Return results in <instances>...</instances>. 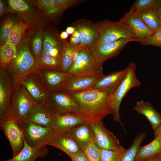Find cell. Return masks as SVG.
Here are the masks:
<instances>
[{
    "label": "cell",
    "instance_id": "6da1fadb",
    "mask_svg": "<svg viewBox=\"0 0 161 161\" xmlns=\"http://www.w3.org/2000/svg\"><path fill=\"white\" fill-rule=\"evenodd\" d=\"M68 94L80 104L84 115L90 120H103L107 115L112 114L110 95L106 92L89 88Z\"/></svg>",
    "mask_w": 161,
    "mask_h": 161
},
{
    "label": "cell",
    "instance_id": "7a4b0ae2",
    "mask_svg": "<svg viewBox=\"0 0 161 161\" xmlns=\"http://www.w3.org/2000/svg\"><path fill=\"white\" fill-rule=\"evenodd\" d=\"M11 74L13 83H21L28 75L40 69L38 63L30 51L27 39L22 41L17 48L15 58L6 68Z\"/></svg>",
    "mask_w": 161,
    "mask_h": 161
},
{
    "label": "cell",
    "instance_id": "3957f363",
    "mask_svg": "<svg viewBox=\"0 0 161 161\" xmlns=\"http://www.w3.org/2000/svg\"><path fill=\"white\" fill-rule=\"evenodd\" d=\"M127 74L117 89L110 95L111 101L114 120L118 123L125 131L124 125L121 120L120 113L121 103L124 97L131 89L139 87L141 85L136 74V64L132 62L128 64Z\"/></svg>",
    "mask_w": 161,
    "mask_h": 161
},
{
    "label": "cell",
    "instance_id": "277c9868",
    "mask_svg": "<svg viewBox=\"0 0 161 161\" xmlns=\"http://www.w3.org/2000/svg\"><path fill=\"white\" fill-rule=\"evenodd\" d=\"M99 35V42H113L125 38L139 42L134 32L128 26L118 21L106 19L94 23Z\"/></svg>",
    "mask_w": 161,
    "mask_h": 161
},
{
    "label": "cell",
    "instance_id": "5b68a950",
    "mask_svg": "<svg viewBox=\"0 0 161 161\" xmlns=\"http://www.w3.org/2000/svg\"><path fill=\"white\" fill-rule=\"evenodd\" d=\"M37 103L21 83H13L9 116L20 120L27 119L30 111Z\"/></svg>",
    "mask_w": 161,
    "mask_h": 161
},
{
    "label": "cell",
    "instance_id": "8992f818",
    "mask_svg": "<svg viewBox=\"0 0 161 161\" xmlns=\"http://www.w3.org/2000/svg\"><path fill=\"white\" fill-rule=\"evenodd\" d=\"M68 72L79 77H100L104 75L102 65L97 62L88 47H83L77 61L72 64Z\"/></svg>",
    "mask_w": 161,
    "mask_h": 161
},
{
    "label": "cell",
    "instance_id": "52a82bcc",
    "mask_svg": "<svg viewBox=\"0 0 161 161\" xmlns=\"http://www.w3.org/2000/svg\"><path fill=\"white\" fill-rule=\"evenodd\" d=\"M21 125L24 142L34 148L47 145L55 133L51 127L36 125L27 119L21 120Z\"/></svg>",
    "mask_w": 161,
    "mask_h": 161
},
{
    "label": "cell",
    "instance_id": "ba28073f",
    "mask_svg": "<svg viewBox=\"0 0 161 161\" xmlns=\"http://www.w3.org/2000/svg\"><path fill=\"white\" fill-rule=\"evenodd\" d=\"M46 102L56 114L71 113L86 117L80 104L64 91L50 92Z\"/></svg>",
    "mask_w": 161,
    "mask_h": 161
},
{
    "label": "cell",
    "instance_id": "9c48e42d",
    "mask_svg": "<svg viewBox=\"0 0 161 161\" xmlns=\"http://www.w3.org/2000/svg\"><path fill=\"white\" fill-rule=\"evenodd\" d=\"M0 124L9 142L14 157L21 151L24 144L21 120L9 116Z\"/></svg>",
    "mask_w": 161,
    "mask_h": 161
},
{
    "label": "cell",
    "instance_id": "30bf717a",
    "mask_svg": "<svg viewBox=\"0 0 161 161\" xmlns=\"http://www.w3.org/2000/svg\"><path fill=\"white\" fill-rule=\"evenodd\" d=\"M94 135L95 140L100 149L122 151L124 148L114 134L104 126L101 119L90 120Z\"/></svg>",
    "mask_w": 161,
    "mask_h": 161
},
{
    "label": "cell",
    "instance_id": "8fae6325",
    "mask_svg": "<svg viewBox=\"0 0 161 161\" xmlns=\"http://www.w3.org/2000/svg\"><path fill=\"white\" fill-rule=\"evenodd\" d=\"M131 41L123 38L113 42H98L88 48L95 59L102 65L106 60L119 54L126 44Z\"/></svg>",
    "mask_w": 161,
    "mask_h": 161
},
{
    "label": "cell",
    "instance_id": "7c38bea8",
    "mask_svg": "<svg viewBox=\"0 0 161 161\" xmlns=\"http://www.w3.org/2000/svg\"><path fill=\"white\" fill-rule=\"evenodd\" d=\"M13 88V81L9 71L0 69V123L9 116L10 99Z\"/></svg>",
    "mask_w": 161,
    "mask_h": 161
},
{
    "label": "cell",
    "instance_id": "4fadbf2b",
    "mask_svg": "<svg viewBox=\"0 0 161 161\" xmlns=\"http://www.w3.org/2000/svg\"><path fill=\"white\" fill-rule=\"evenodd\" d=\"M85 1L83 0H37L32 2L47 17L54 19L67 9Z\"/></svg>",
    "mask_w": 161,
    "mask_h": 161
},
{
    "label": "cell",
    "instance_id": "5bb4252c",
    "mask_svg": "<svg viewBox=\"0 0 161 161\" xmlns=\"http://www.w3.org/2000/svg\"><path fill=\"white\" fill-rule=\"evenodd\" d=\"M36 73L49 92L62 91L71 75L57 70L40 69Z\"/></svg>",
    "mask_w": 161,
    "mask_h": 161
},
{
    "label": "cell",
    "instance_id": "9a60e30c",
    "mask_svg": "<svg viewBox=\"0 0 161 161\" xmlns=\"http://www.w3.org/2000/svg\"><path fill=\"white\" fill-rule=\"evenodd\" d=\"M89 120L87 117L80 115L55 114L51 118L50 127L55 133L65 134L73 127Z\"/></svg>",
    "mask_w": 161,
    "mask_h": 161
},
{
    "label": "cell",
    "instance_id": "2e32d148",
    "mask_svg": "<svg viewBox=\"0 0 161 161\" xmlns=\"http://www.w3.org/2000/svg\"><path fill=\"white\" fill-rule=\"evenodd\" d=\"M80 34L79 45L89 47L99 42V37L94 23L85 18L74 22L71 25Z\"/></svg>",
    "mask_w": 161,
    "mask_h": 161
},
{
    "label": "cell",
    "instance_id": "e0dca14e",
    "mask_svg": "<svg viewBox=\"0 0 161 161\" xmlns=\"http://www.w3.org/2000/svg\"><path fill=\"white\" fill-rule=\"evenodd\" d=\"M21 83L36 102L43 103L46 102L50 92L36 73L27 76Z\"/></svg>",
    "mask_w": 161,
    "mask_h": 161
},
{
    "label": "cell",
    "instance_id": "ac0fdd59",
    "mask_svg": "<svg viewBox=\"0 0 161 161\" xmlns=\"http://www.w3.org/2000/svg\"><path fill=\"white\" fill-rule=\"evenodd\" d=\"M119 21L130 28L137 37L139 42L142 44L147 37L153 32L137 14L130 10L126 13Z\"/></svg>",
    "mask_w": 161,
    "mask_h": 161
},
{
    "label": "cell",
    "instance_id": "d6986e66",
    "mask_svg": "<svg viewBox=\"0 0 161 161\" xmlns=\"http://www.w3.org/2000/svg\"><path fill=\"white\" fill-rule=\"evenodd\" d=\"M128 70L125 69L101 76L90 88L106 92L110 95L118 87L125 77Z\"/></svg>",
    "mask_w": 161,
    "mask_h": 161
},
{
    "label": "cell",
    "instance_id": "ffe728a7",
    "mask_svg": "<svg viewBox=\"0 0 161 161\" xmlns=\"http://www.w3.org/2000/svg\"><path fill=\"white\" fill-rule=\"evenodd\" d=\"M55 114L46 102L37 103L30 111L27 119L36 125L50 127L51 119Z\"/></svg>",
    "mask_w": 161,
    "mask_h": 161
},
{
    "label": "cell",
    "instance_id": "44dd1931",
    "mask_svg": "<svg viewBox=\"0 0 161 161\" xmlns=\"http://www.w3.org/2000/svg\"><path fill=\"white\" fill-rule=\"evenodd\" d=\"M72 138L83 152L90 141L94 139V135L90 120L72 128L65 134Z\"/></svg>",
    "mask_w": 161,
    "mask_h": 161
},
{
    "label": "cell",
    "instance_id": "7402d4cb",
    "mask_svg": "<svg viewBox=\"0 0 161 161\" xmlns=\"http://www.w3.org/2000/svg\"><path fill=\"white\" fill-rule=\"evenodd\" d=\"M47 145L53 146L61 150L70 158L83 152L72 138L64 134L55 133Z\"/></svg>",
    "mask_w": 161,
    "mask_h": 161
},
{
    "label": "cell",
    "instance_id": "603a6c76",
    "mask_svg": "<svg viewBox=\"0 0 161 161\" xmlns=\"http://www.w3.org/2000/svg\"><path fill=\"white\" fill-rule=\"evenodd\" d=\"M101 77H79L71 75L62 91L69 94L83 91L90 88Z\"/></svg>",
    "mask_w": 161,
    "mask_h": 161
},
{
    "label": "cell",
    "instance_id": "cb8c5ba5",
    "mask_svg": "<svg viewBox=\"0 0 161 161\" xmlns=\"http://www.w3.org/2000/svg\"><path fill=\"white\" fill-rule=\"evenodd\" d=\"M133 109L147 118L154 130L161 124V114L149 102H145L143 100L137 101Z\"/></svg>",
    "mask_w": 161,
    "mask_h": 161
},
{
    "label": "cell",
    "instance_id": "d4e9b609",
    "mask_svg": "<svg viewBox=\"0 0 161 161\" xmlns=\"http://www.w3.org/2000/svg\"><path fill=\"white\" fill-rule=\"evenodd\" d=\"M24 142L23 148L17 155L3 161H35L37 158H43L47 154L48 151L46 146L40 148H34Z\"/></svg>",
    "mask_w": 161,
    "mask_h": 161
},
{
    "label": "cell",
    "instance_id": "484cf974",
    "mask_svg": "<svg viewBox=\"0 0 161 161\" xmlns=\"http://www.w3.org/2000/svg\"><path fill=\"white\" fill-rule=\"evenodd\" d=\"M137 14L152 32L161 29L160 19L157 4L148 7L140 11Z\"/></svg>",
    "mask_w": 161,
    "mask_h": 161
},
{
    "label": "cell",
    "instance_id": "4316f807",
    "mask_svg": "<svg viewBox=\"0 0 161 161\" xmlns=\"http://www.w3.org/2000/svg\"><path fill=\"white\" fill-rule=\"evenodd\" d=\"M161 152V137H156L151 142L140 146L134 161H143L152 158Z\"/></svg>",
    "mask_w": 161,
    "mask_h": 161
},
{
    "label": "cell",
    "instance_id": "83f0119b",
    "mask_svg": "<svg viewBox=\"0 0 161 161\" xmlns=\"http://www.w3.org/2000/svg\"><path fill=\"white\" fill-rule=\"evenodd\" d=\"M40 69L61 70V60L43 50L36 59Z\"/></svg>",
    "mask_w": 161,
    "mask_h": 161
},
{
    "label": "cell",
    "instance_id": "f1b7e54d",
    "mask_svg": "<svg viewBox=\"0 0 161 161\" xmlns=\"http://www.w3.org/2000/svg\"><path fill=\"white\" fill-rule=\"evenodd\" d=\"M62 45L61 70L68 72L72 65L73 51L77 45H73L66 40H62Z\"/></svg>",
    "mask_w": 161,
    "mask_h": 161
},
{
    "label": "cell",
    "instance_id": "f546056e",
    "mask_svg": "<svg viewBox=\"0 0 161 161\" xmlns=\"http://www.w3.org/2000/svg\"><path fill=\"white\" fill-rule=\"evenodd\" d=\"M28 27V24L24 21L20 20L16 21L5 43L16 46L20 42Z\"/></svg>",
    "mask_w": 161,
    "mask_h": 161
},
{
    "label": "cell",
    "instance_id": "4dcf8cb0",
    "mask_svg": "<svg viewBox=\"0 0 161 161\" xmlns=\"http://www.w3.org/2000/svg\"><path fill=\"white\" fill-rule=\"evenodd\" d=\"M17 53V48L16 46L5 43L1 45L0 47V67L6 68L15 58Z\"/></svg>",
    "mask_w": 161,
    "mask_h": 161
},
{
    "label": "cell",
    "instance_id": "1f68e13d",
    "mask_svg": "<svg viewBox=\"0 0 161 161\" xmlns=\"http://www.w3.org/2000/svg\"><path fill=\"white\" fill-rule=\"evenodd\" d=\"M145 137L143 133L138 134L120 161H134L138 150Z\"/></svg>",
    "mask_w": 161,
    "mask_h": 161
},
{
    "label": "cell",
    "instance_id": "d6a6232c",
    "mask_svg": "<svg viewBox=\"0 0 161 161\" xmlns=\"http://www.w3.org/2000/svg\"><path fill=\"white\" fill-rule=\"evenodd\" d=\"M7 2L9 10L13 13L25 16L31 11L30 6L25 1L9 0Z\"/></svg>",
    "mask_w": 161,
    "mask_h": 161
},
{
    "label": "cell",
    "instance_id": "836d02e7",
    "mask_svg": "<svg viewBox=\"0 0 161 161\" xmlns=\"http://www.w3.org/2000/svg\"><path fill=\"white\" fill-rule=\"evenodd\" d=\"M56 47H62V40L50 32L45 33L43 35V50L49 52Z\"/></svg>",
    "mask_w": 161,
    "mask_h": 161
},
{
    "label": "cell",
    "instance_id": "e575fe53",
    "mask_svg": "<svg viewBox=\"0 0 161 161\" xmlns=\"http://www.w3.org/2000/svg\"><path fill=\"white\" fill-rule=\"evenodd\" d=\"M128 149L122 151L101 149V161H120Z\"/></svg>",
    "mask_w": 161,
    "mask_h": 161
},
{
    "label": "cell",
    "instance_id": "d590c367",
    "mask_svg": "<svg viewBox=\"0 0 161 161\" xmlns=\"http://www.w3.org/2000/svg\"><path fill=\"white\" fill-rule=\"evenodd\" d=\"M101 149L93 139L90 141L84 152L89 161H101Z\"/></svg>",
    "mask_w": 161,
    "mask_h": 161
},
{
    "label": "cell",
    "instance_id": "8d00e7d4",
    "mask_svg": "<svg viewBox=\"0 0 161 161\" xmlns=\"http://www.w3.org/2000/svg\"><path fill=\"white\" fill-rule=\"evenodd\" d=\"M16 22L13 19L10 18H6L3 21L0 29L1 45L5 43L8 39L12 28Z\"/></svg>",
    "mask_w": 161,
    "mask_h": 161
},
{
    "label": "cell",
    "instance_id": "74e56055",
    "mask_svg": "<svg viewBox=\"0 0 161 161\" xmlns=\"http://www.w3.org/2000/svg\"><path fill=\"white\" fill-rule=\"evenodd\" d=\"M43 35L41 31L35 34L32 41V55L36 60L43 50Z\"/></svg>",
    "mask_w": 161,
    "mask_h": 161
},
{
    "label": "cell",
    "instance_id": "f35d334b",
    "mask_svg": "<svg viewBox=\"0 0 161 161\" xmlns=\"http://www.w3.org/2000/svg\"><path fill=\"white\" fill-rule=\"evenodd\" d=\"M158 1V0H137L133 4L130 10L137 14L148 7L157 5Z\"/></svg>",
    "mask_w": 161,
    "mask_h": 161
},
{
    "label": "cell",
    "instance_id": "ab89813d",
    "mask_svg": "<svg viewBox=\"0 0 161 161\" xmlns=\"http://www.w3.org/2000/svg\"><path fill=\"white\" fill-rule=\"evenodd\" d=\"M143 45H151L161 48V29L153 32L147 37Z\"/></svg>",
    "mask_w": 161,
    "mask_h": 161
},
{
    "label": "cell",
    "instance_id": "60d3db41",
    "mask_svg": "<svg viewBox=\"0 0 161 161\" xmlns=\"http://www.w3.org/2000/svg\"><path fill=\"white\" fill-rule=\"evenodd\" d=\"M72 161H89L88 157L84 152H82L70 158Z\"/></svg>",
    "mask_w": 161,
    "mask_h": 161
},
{
    "label": "cell",
    "instance_id": "b9f144b4",
    "mask_svg": "<svg viewBox=\"0 0 161 161\" xmlns=\"http://www.w3.org/2000/svg\"><path fill=\"white\" fill-rule=\"evenodd\" d=\"M7 11V9L4 2L0 0V16L2 17Z\"/></svg>",
    "mask_w": 161,
    "mask_h": 161
},
{
    "label": "cell",
    "instance_id": "7bdbcfd3",
    "mask_svg": "<svg viewBox=\"0 0 161 161\" xmlns=\"http://www.w3.org/2000/svg\"><path fill=\"white\" fill-rule=\"evenodd\" d=\"M80 42V37L75 38L72 36L69 39V43L74 45H79Z\"/></svg>",
    "mask_w": 161,
    "mask_h": 161
},
{
    "label": "cell",
    "instance_id": "ee69618b",
    "mask_svg": "<svg viewBox=\"0 0 161 161\" xmlns=\"http://www.w3.org/2000/svg\"><path fill=\"white\" fill-rule=\"evenodd\" d=\"M154 131V137H161V124Z\"/></svg>",
    "mask_w": 161,
    "mask_h": 161
},
{
    "label": "cell",
    "instance_id": "f6af8a7d",
    "mask_svg": "<svg viewBox=\"0 0 161 161\" xmlns=\"http://www.w3.org/2000/svg\"><path fill=\"white\" fill-rule=\"evenodd\" d=\"M143 161H161V154L160 153L155 157Z\"/></svg>",
    "mask_w": 161,
    "mask_h": 161
},
{
    "label": "cell",
    "instance_id": "bcb514c9",
    "mask_svg": "<svg viewBox=\"0 0 161 161\" xmlns=\"http://www.w3.org/2000/svg\"><path fill=\"white\" fill-rule=\"evenodd\" d=\"M69 36V34L66 31H64L61 32L59 37L61 40H66Z\"/></svg>",
    "mask_w": 161,
    "mask_h": 161
},
{
    "label": "cell",
    "instance_id": "7dc6e473",
    "mask_svg": "<svg viewBox=\"0 0 161 161\" xmlns=\"http://www.w3.org/2000/svg\"><path fill=\"white\" fill-rule=\"evenodd\" d=\"M75 30V28L72 26L67 27L66 29V31L69 35H72Z\"/></svg>",
    "mask_w": 161,
    "mask_h": 161
},
{
    "label": "cell",
    "instance_id": "c3c4849f",
    "mask_svg": "<svg viewBox=\"0 0 161 161\" xmlns=\"http://www.w3.org/2000/svg\"><path fill=\"white\" fill-rule=\"evenodd\" d=\"M157 8L160 16L161 24V0H158L157 4Z\"/></svg>",
    "mask_w": 161,
    "mask_h": 161
},
{
    "label": "cell",
    "instance_id": "681fc988",
    "mask_svg": "<svg viewBox=\"0 0 161 161\" xmlns=\"http://www.w3.org/2000/svg\"><path fill=\"white\" fill-rule=\"evenodd\" d=\"M72 36L75 38H79L80 37V34L78 31L75 30Z\"/></svg>",
    "mask_w": 161,
    "mask_h": 161
},
{
    "label": "cell",
    "instance_id": "f907efd6",
    "mask_svg": "<svg viewBox=\"0 0 161 161\" xmlns=\"http://www.w3.org/2000/svg\"><path fill=\"white\" fill-rule=\"evenodd\" d=\"M160 153L161 154V152H160Z\"/></svg>",
    "mask_w": 161,
    "mask_h": 161
}]
</instances>
